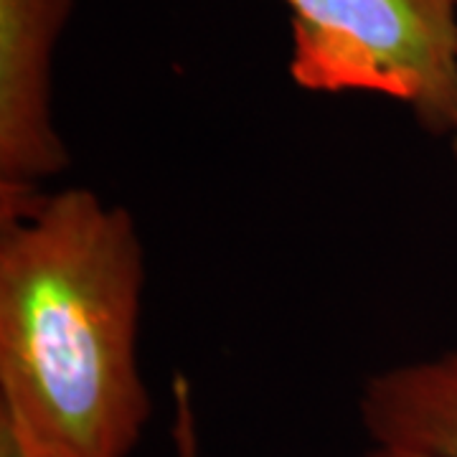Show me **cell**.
<instances>
[{
    "label": "cell",
    "instance_id": "cell-4",
    "mask_svg": "<svg viewBox=\"0 0 457 457\" xmlns=\"http://www.w3.org/2000/svg\"><path fill=\"white\" fill-rule=\"evenodd\" d=\"M359 420L371 445L457 457V348L369 376Z\"/></svg>",
    "mask_w": 457,
    "mask_h": 457
},
{
    "label": "cell",
    "instance_id": "cell-5",
    "mask_svg": "<svg viewBox=\"0 0 457 457\" xmlns=\"http://www.w3.org/2000/svg\"><path fill=\"white\" fill-rule=\"evenodd\" d=\"M170 447L173 457H204L201 422H198L196 392L186 374H176L170 381Z\"/></svg>",
    "mask_w": 457,
    "mask_h": 457
},
{
    "label": "cell",
    "instance_id": "cell-7",
    "mask_svg": "<svg viewBox=\"0 0 457 457\" xmlns=\"http://www.w3.org/2000/svg\"><path fill=\"white\" fill-rule=\"evenodd\" d=\"M450 150H453V161H455V173H457V122L453 132H450Z\"/></svg>",
    "mask_w": 457,
    "mask_h": 457
},
{
    "label": "cell",
    "instance_id": "cell-2",
    "mask_svg": "<svg viewBox=\"0 0 457 457\" xmlns=\"http://www.w3.org/2000/svg\"><path fill=\"white\" fill-rule=\"evenodd\" d=\"M290 77L315 95L366 92L450 137L457 122V0H282Z\"/></svg>",
    "mask_w": 457,
    "mask_h": 457
},
{
    "label": "cell",
    "instance_id": "cell-6",
    "mask_svg": "<svg viewBox=\"0 0 457 457\" xmlns=\"http://www.w3.org/2000/svg\"><path fill=\"white\" fill-rule=\"evenodd\" d=\"M363 457H442L422 450H409V447H394V445H371Z\"/></svg>",
    "mask_w": 457,
    "mask_h": 457
},
{
    "label": "cell",
    "instance_id": "cell-3",
    "mask_svg": "<svg viewBox=\"0 0 457 457\" xmlns=\"http://www.w3.org/2000/svg\"><path fill=\"white\" fill-rule=\"evenodd\" d=\"M74 0H0V194L38 191L71 155L54 114V51Z\"/></svg>",
    "mask_w": 457,
    "mask_h": 457
},
{
    "label": "cell",
    "instance_id": "cell-1",
    "mask_svg": "<svg viewBox=\"0 0 457 457\" xmlns=\"http://www.w3.org/2000/svg\"><path fill=\"white\" fill-rule=\"evenodd\" d=\"M145 245L92 188L0 194V445L18 457H130Z\"/></svg>",
    "mask_w": 457,
    "mask_h": 457
}]
</instances>
